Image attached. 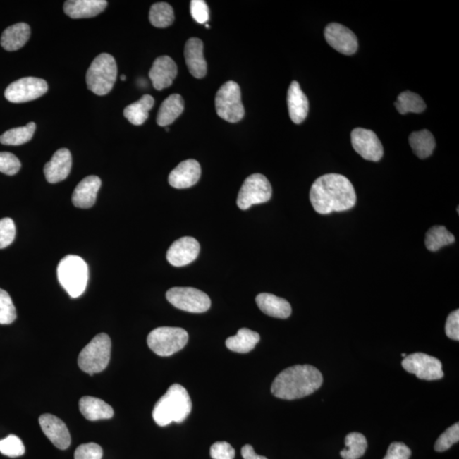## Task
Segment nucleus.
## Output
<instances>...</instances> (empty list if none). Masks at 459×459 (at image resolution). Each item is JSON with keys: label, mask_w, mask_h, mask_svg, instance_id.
I'll use <instances>...</instances> for the list:
<instances>
[{"label": "nucleus", "mask_w": 459, "mask_h": 459, "mask_svg": "<svg viewBox=\"0 0 459 459\" xmlns=\"http://www.w3.org/2000/svg\"><path fill=\"white\" fill-rule=\"evenodd\" d=\"M459 441V424L456 423L451 426L444 433H442L439 438H438L436 444L435 450L436 452H445L448 450L451 446L455 443H458Z\"/></svg>", "instance_id": "38"}, {"label": "nucleus", "mask_w": 459, "mask_h": 459, "mask_svg": "<svg viewBox=\"0 0 459 459\" xmlns=\"http://www.w3.org/2000/svg\"><path fill=\"white\" fill-rule=\"evenodd\" d=\"M48 91L47 82L42 78L27 77L20 78L7 87L5 97L12 103H23L35 100Z\"/></svg>", "instance_id": "11"}, {"label": "nucleus", "mask_w": 459, "mask_h": 459, "mask_svg": "<svg viewBox=\"0 0 459 459\" xmlns=\"http://www.w3.org/2000/svg\"><path fill=\"white\" fill-rule=\"evenodd\" d=\"M260 341L258 333L250 329H241L237 335L227 338L226 345L231 351L237 353H249L255 349Z\"/></svg>", "instance_id": "28"}, {"label": "nucleus", "mask_w": 459, "mask_h": 459, "mask_svg": "<svg viewBox=\"0 0 459 459\" xmlns=\"http://www.w3.org/2000/svg\"><path fill=\"white\" fill-rule=\"evenodd\" d=\"M0 453L10 458L20 457L25 453V446L18 436L10 435L0 440Z\"/></svg>", "instance_id": "37"}, {"label": "nucleus", "mask_w": 459, "mask_h": 459, "mask_svg": "<svg viewBox=\"0 0 459 459\" xmlns=\"http://www.w3.org/2000/svg\"><path fill=\"white\" fill-rule=\"evenodd\" d=\"M165 130H166V131H169V129L168 127H165Z\"/></svg>", "instance_id": "50"}, {"label": "nucleus", "mask_w": 459, "mask_h": 459, "mask_svg": "<svg viewBox=\"0 0 459 459\" xmlns=\"http://www.w3.org/2000/svg\"><path fill=\"white\" fill-rule=\"evenodd\" d=\"M288 107L292 121L300 125L305 121L309 111V102L299 82L293 81L288 91Z\"/></svg>", "instance_id": "23"}, {"label": "nucleus", "mask_w": 459, "mask_h": 459, "mask_svg": "<svg viewBox=\"0 0 459 459\" xmlns=\"http://www.w3.org/2000/svg\"><path fill=\"white\" fill-rule=\"evenodd\" d=\"M313 209L320 214L353 209L357 202L351 182L340 173H328L314 182L310 192Z\"/></svg>", "instance_id": "1"}, {"label": "nucleus", "mask_w": 459, "mask_h": 459, "mask_svg": "<svg viewBox=\"0 0 459 459\" xmlns=\"http://www.w3.org/2000/svg\"><path fill=\"white\" fill-rule=\"evenodd\" d=\"M30 35L31 28L27 23H16L4 31L0 43L7 51H18L27 44Z\"/></svg>", "instance_id": "26"}, {"label": "nucleus", "mask_w": 459, "mask_h": 459, "mask_svg": "<svg viewBox=\"0 0 459 459\" xmlns=\"http://www.w3.org/2000/svg\"><path fill=\"white\" fill-rule=\"evenodd\" d=\"M39 424L44 435L54 446L61 450L68 449L71 444V436L67 425L55 415L45 413L39 417Z\"/></svg>", "instance_id": "16"}, {"label": "nucleus", "mask_w": 459, "mask_h": 459, "mask_svg": "<svg viewBox=\"0 0 459 459\" xmlns=\"http://www.w3.org/2000/svg\"><path fill=\"white\" fill-rule=\"evenodd\" d=\"M16 238V226L11 218L0 220V250L5 249L13 243Z\"/></svg>", "instance_id": "39"}, {"label": "nucleus", "mask_w": 459, "mask_h": 459, "mask_svg": "<svg viewBox=\"0 0 459 459\" xmlns=\"http://www.w3.org/2000/svg\"><path fill=\"white\" fill-rule=\"evenodd\" d=\"M191 14L197 23L206 24L209 19L208 5L204 0H192L191 1Z\"/></svg>", "instance_id": "43"}, {"label": "nucleus", "mask_w": 459, "mask_h": 459, "mask_svg": "<svg viewBox=\"0 0 459 459\" xmlns=\"http://www.w3.org/2000/svg\"><path fill=\"white\" fill-rule=\"evenodd\" d=\"M346 448L341 451V457L344 459H359L366 453L367 441L361 433H350L345 437Z\"/></svg>", "instance_id": "34"}, {"label": "nucleus", "mask_w": 459, "mask_h": 459, "mask_svg": "<svg viewBox=\"0 0 459 459\" xmlns=\"http://www.w3.org/2000/svg\"><path fill=\"white\" fill-rule=\"evenodd\" d=\"M185 59L189 72L196 78H202L207 74V63L204 56V43L197 38L188 40L185 47Z\"/></svg>", "instance_id": "21"}, {"label": "nucleus", "mask_w": 459, "mask_h": 459, "mask_svg": "<svg viewBox=\"0 0 459 459\" xmlns=\"http://www.w3.org/2000/svg\"><path fill=\"white\" fill-rule=\"evenodd\" d=\"M16 318L15 305L9 293L0 288V324H11Z\"/></svg>", "instance_id": "36"}, {"label": "nucleus", "mask_w": 459, "mask_h": 459, "mask_svg": "<svg viewBox=\"0 0 459 459\" xmlns=\"http://www.w3.org/2000/svg\"><path fill=\"white\" fill-rule=\"evenodd\" d=\"M177 65L171 57L167 56L157 58L149 72V78L157 90L168 88L177 76Z\"/></svg>", "instance_id": "18"}, {"label": "nucleus", "mask_w": 459, "mask_h": 459, "mask_svg": "<svg viewBox=\"0 0 459 459\" xmlns=\"http://www.w3.org/2000/svg\"><path fill=\"white\" fill-rule=\"evenodd\" d=\"M242 456L243 459H268L266 457L260 456L256 454L253 446L245 445L242 448Z\"/></svg>", "instance_id": "46"}, {"label": "nucleus", "mask_w": 459, "mask_h": 459, "mask_svg": "<svg viewBox=\"0 0 459 459\" xmlns=\"http://www.w3.org/2000/svg\"><path fill=\"white\" fill-rule=\"evenodd\" d=\"M166 298L175 307L191 313L206 312L211 306L208 295L194 288H172L166 293Z\"/></svg>", "instance_id": "10"}, {"label": "nucleus", "mask_w": 459, "mask_h": 459, "mask_svg": "<svg viewBox=\"0 0 459 459\" xmlns=\"http://www.w3.org/2000/svg\"><path fill=\"white\" fill-rule=\"evenodd\" d=\"M72 164V155L68 149L61 148L56 151L44 168L49 183L56 184L64 180L71 172Z\"/></svg>", "instance_id": "19"}, {"label": "nucleus", "mask_w": 459, "mask_h": 459, "mask_svg": "<svg viewBox=\"0 0 459 459\" xmlns=\"http://www.w3.org/2000/svg\"><path fill=\"white\" fill-rule=\"evenodd\" d=\"M235 449L226 441H218L210 448V456L213 459H234Z\"/></svg>", "instance_id": "42"}, {"label": "nucleus", "mask_w": 459, "mask_h": 459, "mask_svg": "<svg viewBox=\"0 0 459 459\" xmlns=\"http://www.w3.org/2000/svg\"><path fill=\"white\" fill-rule=\"evenodd\" d=\"M101 185L102 180L98 176H90L85 178L74 190L72 197L73 205L80 209L91 208L96 204Z\"/></svg>", "instance_id": "20"}, {"label": "nucleus", "mask_w": 459, "mask_h": 459, "mask_svg": "<svg viewBox=\"0 0 459 459\" xmlns=\"http://www.w3.org/2000/svg\"><path fill=\"white\" fill-rule=\"evenodd\" d=\"M402 365L408 373L415 374L420 379L437 380L443 378L440 360L424 353H413L405 357Z\"/></svg>", "instance_id": "12"}, {"label": "nucleus", "mask_w": 459, "mask_h": 459, "mask_svg": "<svg viewBox=\"0 0 459 459\" xmlns=\"http://www.w3.org/2000/svg\"><path fill=\"white\" fill-rule=\"evenodd\" d=\"M201 172V166L197 161H183L169 173V183L176 189L192 188L200 180Z\"/></svg>", "instance_id": "17"}, {"label": "nucleus", "mask_w": 459, "mask_h": 459, "mask_svg": "<svg viewBox=\"0 0 459 459\" xmlns=\"http://www.w3.org/2000/svg\"><path fill=\"white\" fill-rule=\"evenodd\" d=\"M354 150L364 159L378 162L383 158L384 148L374 131L357 128L351 132Z\"/></svg>", "instance_id": "13"}, {"label": "nucleus", "mask_w": 459, "mask_h": 459, "mask_svg": "<svg viewBox=\"0 0 459 459\" xmlns=\"http://www.w3.org/2000/svg\"><path fill=\"white\" fill-rule=\"evenodd\" d=\"M35 130L36 125L32 122L29 123L26 126L14 128L0 136V143L6 146H20L30 142Z\"/></svg>", "instance_id": "32"}, {"label": "nucleus", "mask_w": 459, "mask_h": 459, "mask_svg": "<svg viewBox=\"0 0 459 459\" xmlns=\"http://www.w3.org/2000/svg\"><path fill=\"white\" fill-rule=\"evenodd\" d=\"M324 35L326 42L338 52L350 56L357 51V36L341 24L330 23L325 28Z\"/></svg>", "instance_id": "14"}, {"label": "nucleus", "mask_w": 459, "mask_h": 459, "mask_svg": "<svg viewBox=\"0 0 459 459\" xmlns=\"http://www.w3.org/2000/svg\"><path fill=\"white\" fill-rule=\"evenodd\" d=\"M58 280L72 298L84 293L88 283V266L77 255H68L61 260L57 267Z\"/></svg>", "instance_id": "4"}, {"label": "nucleus", "mask_w": 459, "mask_h": 459, "mask_svg": "<svg viewBox=\"0 0 459 459\" xmlns=\"http://www.w3.org/2000/svg\"><path fill=\"white\" fill-rule=\"evenodd\" d=\"M272 188L267 178L262 173H254L247 178L240 189L237 204L242 210L255 204H264L271 200Z\"/></svg>", "instance_id": "9"}, {"label": "nucleus", "mask_w": 459, "mask_h": 459, "mask_svg": "<svg viewBox=\"0 0 459 459\" xmlns=\"http://www.w3.org/2000/svg\"><path fill=\"white\" fill-rule=\"evenodd\" d=\"M111 342L109 335L100 333L82 350L78 358V367L92 375L101 373L110 362Z\"/></svg>", "instance_id": "6"}, {"label": "nucleus", "mask_w": 459, "mask_h": 459, "mask_svg": "<svg viewBox=\"0 0 459 459\" xmlns=\"http://www.w3.org/2000/svg\"><path fill=\"white\" fill-rule=\"evenodd\" d=\"M445 331L446 336L453 341H459V311L453 312L446 319Z\"/></svg>", "instance_id": "45"}, {"label": "nucleus", "mask_w": 459, "mask_h": 459, "mask_svg": "<svg viewBox=\"0 0 459 459\" xmlns=\"http://www.w3.org/2000/svg\"><path fill=\"white\" fill-rule=\"evenodd\" d=\"M321 372L311 365L289 367L276 376L271 386L273 396L280 399L295 400L313 394L322 386Z\"/></svg>", "instance_id": "2"}, {"label": "nucleus", "mask_w": 459, "mask_h": 459, "mask_svg": "<svg viewBox=\"0 0 459 459\" xmlns=\"http://www.w3.org/2000/svg\"><path fill=\"white\" fill-rule=\"evenodd\" d=\"M184 111V100L180 94H173L161 105L157 123L159 126L167 127L176 121Z\"/></svg>", "instance_id": "27"}, {"label": "nucleus", "mask_w": 459, "mask_h": 459, "mask_svg": "<svg viewBox=\"0 0 459 459\" xmlns=\"http://www.w3.org/2000/svg\"><path fill=\"white\" fill-rule=\"evenodd\" d=\"M105 0H69L64 4V12L73 19L90 18L104 11Z\"/></svg>", "instance_id": "22"}, {"label": "nucleus", "mask_w": 459, "mask_h": 459, "mask_svg": "<svg viewBox=\"0 0 459 459\" xmlns=\"http://www.w3.org/2000/svg\"><path fill=\"white\" fill-rule=\"evenodd\" d=\"M395 106L400 114H421L426 109V104L423 99L419 94L411 92V91H404L400 93L397 97Z\"/></svg>", "instance_id": "33"}, {"label": "nucleus", "mask_w": 459, "mask_h": 459, "mask_svg": "<svg viewBox=\"0 0 459 459\" xmlns=\"http://www.w3.org/2000/svg\"><path fill=\"white\" fill-rule=\"evenodd\" d=\"M455 242L453 233L445 226H436L432 227L426 233L425 246L429 251L436 252L449 244Z\"/></svg>", "instance_id": "31"}, {"label": "nucleus", "mask_w": 459, "mask_h": 459, "mask_svg": "<svg viewBox=\"0 0 459 459\" xmlns=\"http://www.w3.org/2000/svg\"><path fill=\"white\" fill-rule=\"evenodd\" d=\"M102 446L90 442L78 446L74 453V459H102Z\"/></svg>", "instance_id": "41"}, {"label": "nucleus", "mask_w": 459, "mask_h": 459, "mask_svg": "<svg viewBox=\"0 0 459 459\" xmlns=\"http://www.w3.org/2000/svg\"><path fill=\"white\" fill-rule=\"evenodd\" d=\"M409 143L413 152L421 159L429 158L436 147V140L427 130L413 132L409 136Z\"/></svg>", "instance_id": "30"}, {"label": "nucleus", "mask_w": 459, "mask_h": 459, "mask_svg": "<svg viewBox=\"0 0 459 459\" xmlns=\"http://www.w3.org/2000/svg\"><path fill=\"white\" fill-rule=\"evenodd\" d=\"M188 338V333L183 329L161 326L149 333L147 345L160 357H169L183 349Z\"/></svg>", "instance_id": "7"}, {"label": "nucleus", "mask_w": 459, "mask_h": 459, "mask_svg": "<svg viewBox=\"0 0 459 459\" xmlns=\"http://www.w3.org/2000/svg\"><path fill=\"white\" fill-rule=\"evenodd\" d=\"M80 410L90 421L109 420L114 415L113 408L104 400L93 396H84L80 400Z\"/></svg>", "instance_id": "25"}, {"label": "nucleus", "mask_w": 459, "mask_h": 459, "mask_svg": "<svg viewBox=\"0 0 459 459\" xmlns=\"http://www.w3.org/2000/svg\"><path fill=\"white\" fill-rule=\"evenodd\" d=\"M121 80L122 81H126V75H122L121 76Z\"/></svg>", "instance_id": "47"}, {"label": "nucleus", "mask_w": 459, "mask_h": 459, "mask_svg": "<svg viewBox=\"0 0 459 459\" xmlns=\"http://www.w3.org/2000/svg\"><path fill=\"white\" fill-rule=\"evenodd\" d=\"M117 75L118 68L114 57L102 53L92 61L87 71V86L98 96H105L113 90Z\"/></svg>", "instance_id": "5"}, {"label": "nucleus", "mask_w": 459, "mask_h": 459, "mask_svg": "<svg viewBox=\"0 0 459 459\" xmlns=\"http://www.w3.org/2000/svg\"><path fill=\"white\" fill-rule=\"evenodd\" d=\"M200 252V243L192 237H184L176 240L169 247L167 260L173 267L188 266L197 258Z\"/></svg>", "instance_id": "15"}, {"label": "nucleus", "mask_w": 459, "mask_h": 459, "mask_svg": "<svg viewBox=\"0 0 459 459\" xmlns=\"http://www.w3.org/2000/svg\"><path fill=\"white\" fill-rule=\"evenodd\" d=\"M255 300L260 311L267 316L286 319L291 315V305L283 298L271 293H262L256 297Z\"/></svg>", "instance_id": "24"}, {"label": "nucleus", "mask_w": 459, "mask_h": 459, "mask_svg": "<svg viewBox=\"0 0 459 459\" xmlns=\"http://www.w3.org/2000/svg\"><path fill=\"white\" fill-rule=\"evenodd\" d=\"M216 109L219 117L230 123L242 120L245 114L242 102L241 89L237 82L228 81L218 90Z\"/></svg>", "instance_id": "8"}, {"label": "nucleus", "mask_w": 459, "mask_h": 459, "mask_svg": "<svg viewBox=\"0 0 459 459\" xmlns=\"http://www.w3.org/2000/svg\"><path fill=\"white\" fill-rule=\"evenodd\" d=\"M154 106V98L150 94H145L138 102L126 107L123 115L132 125L139 126L147 121L149 111Z\"/></svg>", "instance_id": "29"}, {"label": "nucleus", "mask_w": 459, "mask_h": 459, "mask_svg": "<svg viewBox=\"0 0 459 459\" xmlns=\"http://www.w3.org/2000/svg\"><path fill=\"white\" fill-rule=\"evenodd\" d=\"M191 397L180 384H172L155 404L152 411L156 424L164 427L172 422L182 423L192 412Z\"/></svg>", "instance_id": "3"}, {"label": "nucleus", "mask_w": 459, "mask_h": 459, "mask_svg": "<svg viewBox=\"0 0 459 459\" xmlns=\"http://www.w3.org/2000/svg\"><path fill=\"white\" fill-rule=\"evenodd\" d=\"M149 19L152 26L164 28L171 26L175 20L173 8L167 3H156L151 7Z\"/></svg>", "instance_id": "35"}, {"label": "nucleus", "mask_w": 459, "mask_h": 459, "mask_svg": "<svg viewBox=\"0 0 459 459\" xmlns=\"http://www.w3.org/2000/svg\"><path fill=\"white\" fill-rule=\"evenodd\" d=\"M402 355H403V357L404 358L407 357V355H406V354H404V353H403Z\"/></svg>", "instance_id": "48"}, {"label": "nucleus", "mask_w": 459, "mask_h": 459, "mask_svg": "<svg viewBox=\"0 0 459 459\" xmlns=\"http://www.w3.org/2000/svg\"><path fill=\"white\" fill-rule=\"evenodd\" d=\"M205 26H206V27H207V28H209V27H210V26H209V25H208V24H206V25H205Z\"/></svg>", "instance_id": "49"}, {"label": "nucleus", "mask_w": 459, "mask_h": 459, "mask_svg": "<svg viewBox=\"0 0 459 459\" xmlns=\"http://www.w3.org/2000/svg\"><path fill=\"white\" fill-rule=\"evenodd\" d=\"M20 162L11 152H0V172L7 176H14L20 171Z\"/></svg>", "instance_id": "40"}, {"label": "nucleus", "mask_w": 459, "mask_h": 459, "mask_svg": "<svg viewBox=\"0 0 459 459\" xmlns=\"http://www.w3.org/2000/svg\"><path fill=\"white\" fill-rule=\"evenodd\" d=\"M412 452L410 448L403 442H393L388 446L387 453L384 459H409Z\"/></svg>", "instance_id": "44"}]
</instances>
